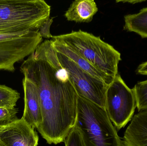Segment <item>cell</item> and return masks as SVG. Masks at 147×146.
Listing matches in <instances>:
<instances>
[{
    "mask_svg": "<svg viewBox=\"0 0 147 146\" xmlns=\"http://www.w3.org/2000/svg\"><path fill=\"white\" fill-rule=\"evenodd\" d=\"M20 71L37 87L42 122L37 129L48 144L64 142L75 126L78 96L72 80L60 81L40 45L22 63Z\"/></svg>",
    "mask_w": 147,
    "mask_h": 146,
    "instance_id": "obj_1",
    "label": "cell"
},
{
    "mask_svg": "<svg viewBox=\"0 0 147 146\" xmlns=\"http://www.w3.org/2000/svg\"><path fill=\"white\" fill-rule=\"evenodd\" d=\"M51 11L44 0H0V34L39 31Z\"/></svg>",
    "mask_w": 147,
    "mask_h": 146,
    "instance_id": "obj_2",
    "label": "cell"
},
{
    "mask_svg": "<svg viewBox=\"0 0 147 146\" xmlns=\"http://www.w3.org/2000/svg\"><path fill=\"white\" fill-rule=\"evenodd\" d=\"M74 126L80 131L84 146H122L105 109L79 96Z\"/></svg>",
    "mask_w": 147,
    "mask_h": 146,
    "instance_id": "obj_3",
    "label": "cell"
},
{
    "mask_svg": "<svg viewBox=\"0 0 147 146\" xmlns=\"http://www.w3.org/2000/svg\"><path fill=\"white\" fill-rule=\"evenodd\" d=\"M53 38L63 42L105 74L115 79L118 74L121 54L100 37L80 30Z\"/></svg>",
    "mask_w": 147,
    "mask_h": 146,
    "instance_id": "obj_4",
    "label": "cell"
},
{
    "mask_svg": "<svg viewBox=\"0 0 147 146\" xmlns=\"http://www.w3.org/2000/svg\"><path fill=\"white\" fill-rule=\"evenodd\" d=\"M136 107L132 89L127 85L121 75L117 74L107 88L105 107L117 130L124 127L132 120Z\"/></svg>",
    "mask_w": 147,
    "mask_h": 146,
    "instance_id": "obj_5",
    "label": "cell"
},
{
    "mask_svg": "<svg viewBox=\"0 0 147 146\" xmlns=\"http://www.w3.org/2000/svg\"><path fill=\"white\" fill-rule=\"evenodd\" d=\"M42 39L39 31L0 34V70L14 72L15 64L32 54Z\"/></svg>",
    "mask_w": 147,
    "mask_h": 146,
    "instance_id": "obj_6",
    "label": "cell"
},
{
    "mask_svg": "<svg viewBox=\"0 0 147 146\" xmlns=\"http://www.w3.org/2000/svg\"><path fill=\"white\" fill-rule=\"evenodd\" d=\"M57 53L59 63L69 74L78 96L105 109L109 86L89 74L63 54L57 51Z\"/></svg>",
    "mask_w": 147,
    "mask_h": 146,
    "instance_id": "obj_7",
    "label": "cell"
},
{
    "mask_svg": "<svg viewBox=\"0 0 147 146\" xmlns=\"http://www.w3.org/2000/svg\"><path fill=\"white\" fill-rule=\"evenodd\" d=\"M34 129L22 118L0 127V142L4 146H37L39 138Z\"/></svg>",
    "mask_w": 147,
    "mask_h": 146,
    "instance_id": "obj_8",
    "label": "cell"
},
{
    "mask_svg": "<svg viewBox=\"0 0 147 146\" xmlns=\"http://www.w3.org/2000/svg\"><path fill=\"white\" fill-rule=\"evenodd\" d=\"M25 108L23 118L33 129L38 128L42 122L40 98L37 87L24 77L22 79Z\"/></svg>",
    "mask_w": 147,
    "mask_h": 146,
    "instance_id": "obj_9",
    "label": "cell"
},
{
    "mask_svg": "<svg viewBox=\"0 0 147 146\" xmlns=\"http://www.w3.org/2000/svg\"><path fill=\"white\" fill-rule=\"evenodd\" d=\"M51 41L53 47L57 52L65 56L94 78L102 81L108 86L110 85L115 79L96 68L63 42L53 38Z\"/></svg>",
    "mask_w": 147,
    "mask_h": 146,
    "instance_id": "obj_10",
    "label": "cell"
},
{
    "mask_svg": "<svg viewBox=\"0 0 147 146\" xmlns=\"http://www.w3.org/2000/svg\"><path fill=\"white\" fill-rule=\"evenodd\" d=\"M122 146H147V110L134 116L122 139Z\"/></svg>",
    "mask_w": 147,
    "mask_h": 146,
    "instance_id": "obj_11",
    "label": "cell"
},
{
    "mask_svg": "<svg viewBox=\"0 0 147 146\" xmlns=\"http://www.w3.org/2000/svg\"><path fill=\"white\" fill-rule=\"evenodd\" d=\"M98 8L93 0H75L73 1L65 16L69 21L78 23L90 22Z\"/></svg>",
    "mask_w": 147,
    "mask_h": 146,
    "instance_id": "obj_12",
    "label": "cell"
},
{
    "mask_svg": "<svg viewBox=\"0 0 147 146\" xmlns=\"http://www.w3.org/2000/svg\"><path fill=\"white\" fill-rule=\"evenodd\" d=\"M124 21V30L136 33L143 38H147V7L138 13L125 15Z\"/></svg>",
    "mask_w": 147,
    "mask_h": 146,
    "instance_id": "obj_13",
    "label": "cell"
},
{
    "mask_svg": "<svg viewBox=\"0 0 147 146\" xmlns=\"http://www.w3.org/2000/svg\"><path fill=\"white\" fill-rule=\"evenodd\" d=\"M20 98V93L16 90L0 85V107L14 108Z\"/></svg>",
    "mask_w": 147,
    "mask_h": 146,
    "instance_id": "obj_14",
    "label": "cell"
},
{
    "mask_svg": "<svg viewBox=\"0 0 147 146\" xmlns=\"http://www.w3.org/2000/svg\"><path fill=\"white\" fill-rule=\"evenodd\" d=\"M138 111L147 110V80L139 82L132 89Z\"/></svg>",
    "mask_w": 147,
    "mask_h": 146,
    "instance_id": "obj_15",
    "label": "cell"
},
{
    "mask_svg": "<svg viewBox=\"0 0 147 146\" xmlns=\"http://www.w3.org/2000/svg\"><path fill=\"white\" fill-rule=\"evenodd\" d=\"M17 108L0 107V127L7 126L18 120Z\"/></svg>",
    "mask_w": 147,
    "mask_h": 146,
    "instance_id": "obj_16",
    "label": "cell"
},
{
    "mask_svg": "<svg viewBox=\"0 0 147 146\" xmlns=\"http://www.w3.org/2000/svg\"><path fill=\"white\" fill-rule=\"evenodd\" d=\"M65 146H84L81 133L74 126L64 141Z\"/></svg>",
    "mask_w": 147,
    "mask_h": 146,
    "instance_id": "obj_17",
    "label": "cell"
},
{
    "mask_svg": "<svg viewBox=\"0 0 147 146\" xmlns=\"http://www.w3.org/2000/svg\"><path fill=\"white\" fill-rule=\"evenodd\" d=\"M53 22V18H49L41 27L39 32L42 38L47 39L53 38V36L50 33V27Z\"/></svg>",
    "mask_w": 147,
    "mask_h": 146,
    "instance_id": "obj_18",
    "label": "cell"
},
{
    "mask_svg": "<svg viewBox=\"0 0 147 146\" xmlns=\"http://www.w3.org/2000/svg\"><path fill=\"white\" fill-rule=\"evenodd\" d=\"M136 73L138 74L147 75V62L143 63L138 67Z\"/></svg>",
    "mask_w": 147,
    "mask_h": 146,
    "instance_id": "obj_19",
    "label": "cell"
},
{
    "mask_svg": "<svg viewBox=\"0 0 147 146\" xmlns=\"http://www.w3.org/2000/svg\"><path fill=\"white\" fill-rule=\"evenodd\" d=\"M143 1H116V2H129L130 3H132V2H133V3H136L138 2H141Z\"/></svg>",
    "mask_w": 147,
    "mask_h": 146,
    "instance_id": "obj_20",
    "label": "cell"
},
{
    "mask_svg": "<svg viewBox=\"0 0 147 146\" xmlns=\"http://www.w3.org/2000/svg\"><path fill=\"white\" fill-rule=\"evenodd\" d=\"M0 146H4L3 145H2V144H1V143L0 142Z\"/></svg>",
    "mask_w": 147,
    "mask_h": 146,
    "instance_id": "obj_21",
    "label": "cell"
}]
</instances>
